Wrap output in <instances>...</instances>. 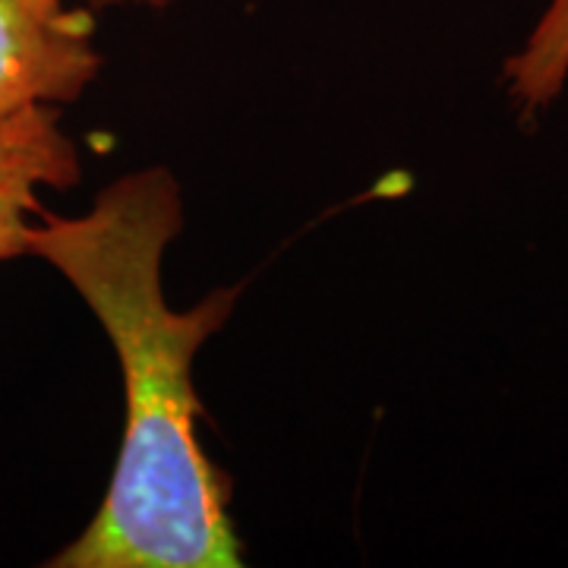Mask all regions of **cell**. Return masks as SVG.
Returning <instances> with one entry per match:
<instances>
[{
	"label": "cell",
	"instance_id": "obj_1",
	"mask_svg": "<svg viewBox=\"0 0 568 568\" xmlns=\"http://www.w3.org/2000/svg\"><path fill=\"white\" fill-rule=\"evenodd\" d=\"M183 224L181 186L164 168L126 174L85 215H44L29 253L54 265L102 323L123 376V443L95 518L48 566L237 568L231 480L209 458L193 364L231 316L237 287L190 310L164 297V250Z\"/></svg>",
	"mask_w": 568,
	"mask_h": 568
},
{
	"label": "cell",
	"instance_id": "obj_2",
	"mask_svg": "<svg viewBox=\"0 0 568 568\" xmlns=\"http://www.w3.org/2000/svg\"><path fill=\"white\" fill-rule=\"evenodd\" d=\"M102 70L92 17L67 0H0V121L80 99Z\"/></svg>",
	"mask_w": 568,
	"mask_h": 568
},
{
	"label": "cell",
	"instance_id": "obj_3",
	"mask_svg": "<svg viewBox=\"0 0 568 568\" xmlns=\"http://www.w3.org/2000/svg\"><path fill=\"white\" fill-rule=\"evenodd\" d=\"M77 181L80 152L61 130L54 104H36L0 121V263L29 253L41 190Z\"/></svg>",
	"mask_w": 568,
	"mask_h": 568
},
{
	"label": "cell",
	"instance_id": "obj_4",
	"mask_svg": "<svg viewBox=\"0 0 568 568\" xmlns=\"http://www.w3.org/2000/svg\"><path fill=\"white\" fill-rule=\"evenodd\" d=\"M508 102L521 118H537L562 99L568 85V0H549L528 39L503 63Z\"/></svg>",
	"mask_w": 568,
	"mask_h": 568
},
{
	"label": "cell",
	"instance_id": "obj_5",
	"mask_svg": "<svg viewBox=\"0 0 568 568\" xmlns=\"http://www.w3.org/2000/svg\"><path fill=\"white\" fill-rule=\"evenodd\" d=\"M114 3H149V7H162L168 0H114Z\"/></svg>",
	"mask_w": 568,
	"mask_h": 568
},
{
	"label": "cell",
	"instance_id": "obj_6",
	"mask_svg": "<svg viewBox=\"0 0 568 568\" xmlns=\"http://www.w3.org/2000/svg\"><path fill=\"white\" fill-rule=\"evenodd\" d=\"M92 3H102L104 7V3H114V0H92Z\"/></svg>",
	"mask_w": 568,
	"mask_h": 568
}]
</instances>
